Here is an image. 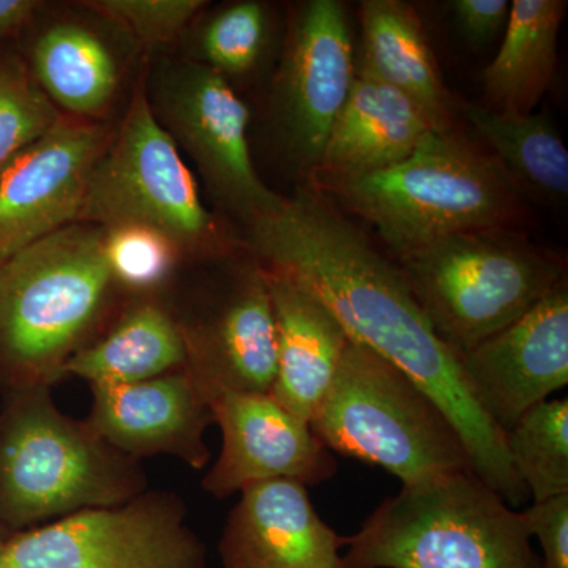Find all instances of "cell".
<instances>
[{"instance_id": "obj_24", "label": "cell", "mask_w": 568, "mask_h": 568, "mask_svg": "<svg viewBox=\"0 0 568 568\" xmlns=\"http://www.w3.org/2000/svg\"><path fill=\"white\" fill-rule=\"evenodd\" d=\"M465 111L519 192L544 203L567 200L568 151L547 115L511 114L476 103L467 104Z\"/></svg>"}, {"instance_id": "obj_12", "label": "cell", "mask_w": 568, "mask_h": 568, "mask_svg": "<svg viewBox=\"0 0 568 568\" xmlns=\"http://www.w3.org/2000/svg\"><path fill=\"white\" fill-rule=\"evenodd\" d=\"M111 134L100 123L62 118L0 171V265L78 223L93 166Z\"/></svg>"}, {"instance_id": "obj_21", "label": "cell", "mask_w": 568, "mask_h": 568, "mask_svg": "<svg viewBox=\"0 0 568 568\" xmlns=\"http://www.w3.org/2000/svg\"><path fill=\"white\" fill-rule=\"evenodd\" d=\"M358 20L364 52L357 65L406 93L437 130L452 129L454 102L417 10L402 0H364Z\"/></svg>"}, {"instance_id": "obj_11", "label": "cell", "mask_w": 568, "mask_h": 568, "mask_svg": "<svg viewBox=\"0 0 568 568\" xmlns=\"http://www.w3.org/2000/svg\"><path fill=\"white\" fill-rule=\"evenodd\" d=\"M353 29L338 0H308L295 9L275 80V112L291 156L312 174L353 89Z\"/></svg>"}, {"instance_id": "obj_28", "label": "cell", "mask_w": 568, "mask_h": 568, "mask_svg": "<svg viewBox=\"0 0 568 568\" xmlns=\"http://www.w3.org/2000/svg\"><path fill=\"white\" fill-rule=\"evenodd\" d=\"M104 254L118 290L145 294L159 290L174 272L182 254L159 231L145 226L103 230Z\"/></svg>"}, {"instance_id": "obj_19", "label": "cell", "mask_w": 568, "mask_h": 568, "mask_svg": "<svg viewBox=\"0 0 568 568\" xmlns=\"http://www.w3.org/2000/svg\"><path fill=\"white\" fill-rule=\"evenodd\" d=\"M433 130L435 123L413 99L357 65L353 89L310 178L379 173L407 159Z\"/></svg>"}, {"instance_id": "obj_14", "label": "cell", "mask_w": 568, "mask_h": 568, "mask_svg": "<svg viewBox=\"0 0 568 568\" xmlns=\"http://www.w3.org/2000/svg\"><path fill=\"white\" fill-rule=\"evenodd\" d=\"M459 364L470 394L504 435L567 387V276L526 315L459 355Z\"/></svg>"}, {"instance_id": "obj_31", "label": "cell", "mask_w": 568, "mask_h": 568, "mask_svg": "<svg viewBox=\"0 0 568 568\" xmlns=\"http://www.w3.org/2000/svg\"><path fill=\"white\" fill-rule=\"evenodd\" d=\"M462 36L474 47H484L506 29L508 0H455L450 3Z\"/></svg>"}, {"instance_id": "obj_9", "label": "cell", "mask_w": 568, "mask_h": 568, "mask_svg": "<svg viewBox=\"0 0 568 568\" xmlns=\"http://www.w3.org/2000/svg\"><path fill=\"white\" fill-rule=\"evenodd\" d=\"M6 568H207V551L181 497L144 491L14 534Z\"/></svg>"}, {"instance_id": "obj_30", "label": "cell", "mask_w": 568, "mask_h": 568, "mask_svg": "<svg viewBox=\"0 0 568 568\" xmlns=\"http://www.w3.org/2000/svg\"><path fill=\"white\" fill-rule=\"evenodd\" d=\"M523 514L530 537L540 541L538 568H568V493L532 504Z\"/></svg>"}, {"instance_id": "obj_25", "label": "cell", "mask_w": 568, "mask_h": 568, "mask_svg": "<svg viewBox=\"0 0 568 568\" xmlns=\"http://www.w3.org/2000/svg\"><path fill=\"white\" fill-rule=\"evenodd\" d=\"M510 465L534 504L568 493V399H547L504 435Z\"/></svg>"}, {"instance_id": "obj_17", "label": "cell", "mask_w": 568, "mask_h": 568, "mask_svg": "<svg viewBox=\"0 0 568 568\" xmlns=\"http://www.w3.org/2000/svg\"><path fill=\"white\" fill-rule=\"evenodd\" d=\"M346 541L320 517L308 487L278 478L242 489L219 552L223 568H342Z\"/></svg>"}, {"instance_id": "obj_13", "label": "cell", "mask_w": 568, "mask_h": 568, "mask_svg": "<svg viewBox=\"0 0 568 568\" xmlns=\"http://www.w3.org/2000/svg\"><path fill=\"white\" fill-rule=\"evenodd\" d=\"M186 372L207 402L223 392L268 394L276 376V331L260 263L231 268L197 316L183 321Z\"/></svg>"}, {"instance_id": "obj_5", "label": "cell", "mask_w": 568, "mask_h": 568, "mask_svg": "<svg viewBox=\"0 0 568 568\" xmlns=\"http://www.w3.org/2000/svg\"><path fill=\"white\" fill-rule=\"evenodd\" d=\"M144 491L140 462L63 414L51 387L11 390L0 416V525L21 532Z\"/></svg>"}, {"instance_id": "obj_32", "label": "cell", "mask_w": 568, "mask_h": 568, "mask_svg": "<svg viewBox=\"0 0 568 568\" xmlns=\"http://www.w3.org/2000/svg\"><path fill=\"white\" fill-rule=\"evenodd\" d=\"M40 7L41 3L36 0H0V41L22 31Z\"/></svg>"}, {"instance_id": "obj_33", "label": "cell", "mask_w": 568, "mask_h": 568, "mask_svg": "<svg viewBox=\"0 0 568 568\" xmlns=\"http://www.w3.org/2000/svg\"><path fill=\"white\" fill-rule=\"evenodd\" d=\"M6 541L0 536V568H6Z\"/></svg>"}, {"instance_id": "obj_27", "label": "cell", "mask_w": 568, "mask_h": 568, "mask_svg": "<svg viewBox=\"0 0 568 568\" xmlns=\"http://www.w3.org/2000/svg\"><path fill=\"white\" fill-rule=\"evenodd\" d=\"M267 40L268 14L263 3H231L216 11L201 31L197 62L224 78L241 77L260 63Z\"/></svg>"}, {"instance_id": "obj_22", "label": "cell", "mask_w": 568, "mask_h": 568, "mask_svg": "<svg viewBox=\"0 0 568 568\" xmlns=\"http://www.w3.org/2000/svg\"><path fill=\"white\" fill-rule=\"evenodd\" d=\"M566 0H514L496 58L484 71L487 108L532 114L551 88L558 65Z\"/></svg>"}, {"instance_id": "obj_15", "label": "cell", "mask_w": 568, "mask_h": 568, "mask_svg": "<svg viewBox=\"0 0 568 568\" xmlns=\"http://www.w3.org/2000/svg\"><path fill=\"white\" fill-rule=\"evenodd\" d=\"M209 405L223 436L222 454L203 478L215 499L261 481L290 478L310 488L335 476L334 454L271 394L223 392Z\"/></svg>"}, {"instance_id": "obj_6", "label": "cell", "mask_w": 568, "mask_h": 568, "mask_svg": "<svg viewBox=\"0 0 568 568\" xmlns=\"http://www.w3.org/2000/svg\"><path fill=\"white\" fill-rule=\"evenodd\" d=\"M310 426L332 454L383 467L403 487L474 470L462 436L435 399L361 343L347 345Z\"/></svg>"}, {"instance_id": "obj_7", "label": "cell", "mask_w": 568, "mask_h": 568, "mask_svg": "<svg viewBox=\"0 0 568 568\" xmlns=\"http://www.w3.org/2000/svg\"><path fill=\"white\" fill-rule=\"evenodd\" d=\"M395 264L458 355L526 315L567 276L562 257L515 230L448 235Z\"/></svg>"}, {"instance_id": "obj_4", "label": "cell", "mask_w": 568, "mask_h": 568, "mask_svg": "<svg viewBox=\"0 0 568 568\" xmlns=\"http://www.w3.org/2000/svg\"><path fill=\"white\" fill-rule=\"evenodd\" d=\"M528 521L474 470L405 485L347 537L342 568H538Z\"/></svg>"}, {"instance_id": "obj_26", "label": "cell", "mask_w": 568, "mask_h": 568, "mask_svg": "<svg viewBox=\"0 0 568 568\" xmlns=\"http://www.w3.org/2000/svg\"><path fill=\"white\" fill-rule=\"evenodd\" d=\"M61 119L33 80L28 62L0 50V171Z\"/></svg>"}, {"instance_id": "obj_1", "label": "cell", "mask_w": 568, "mask_h": 568, "mask_svg": "<svg viewBox=\"0 0 568 568\" xmlns=\"http://www.w3.org/2000/svg\"><path fill=\"white\" fill-rule=\"evenodd\" d=\"M264 267L293 276L361 343L406 373L440 406L467 448L474 473L510 507L529 499L508 459L504 432L478 406L459 355L436 334L395 263L315 190L284 197L248 226Z\"/></svg>"}, {"instance_id": "obj_16", "label": "cell", "mask_w": 568, "mask_h": 568, "mask_svg": "<svg viewBox=\"0 0 568 568\" xmlns=\"http://www.w3.org/2000/svg\"><path fill=\"white\" fill-rule=\"evenodd\" d=\"M85 424L112 448L136 459L166 455L203 470L213 414L186 369L125 386L91 387Z\"/></svg>"}, {"instance_id": "obj_23", "label": "cell", "mask_w": 568, "mask_h": 568, "mask_svg": "<svg viewBox=\"0 0 568 568\" xmlns=\"http://www.w3.org/2000/svg\"><path fill=\"white\" fill-rule=\"evenodd\" d=\"M29 70L50 102L78 119L102 115L121 84L118 61L102 37L71 21L37 37Z\"/></svg>"}, {"instance_id": "obj_18", "label": "cell", "mask_w": 568, "mask_h": 568, "mask_svg": "<svg viewBox=\"0 0 568 568\" xmlns=\"http://www.w3.org/2000/svg\"><path fill=\"white\" fill-rule=\"evenodd\" d=\"M264 271L276 331V376L268 394L312 424L351 338L334 313L297 280L274 268Z\"/></svg>"}, {"instance_id": "obj_20", "label": "cell", "mask_w": 568, "mask_h": 568, "mask_svg": "<svg viewBox=\"0 0 568 568\" xmlns=\"http://www.w3.org/2000/svg\"><path fill=\"white\" fill-rule=\"evenodd\" d=\"M182 321L156 301L126 306L114 323L97 335L67 364L91 387L125 386L186 368Z\"/></svg>"}, {"instance_id": "obj_29", "label": "cell", "mask_w": 568, "mask_h": 568, "mask_svg": "<svg viewBox=\"0 0 568 568\" xmlns=\"http://www.w3.org/2000/svg\"><path fill=\"white\" fill-rule=\"evenodd\" d=\"M104 20L119 26L140 44L164 47L178 39L204 9L203 0H92L82 2Z\"/></svg>"}, {"instance_id": "obj_2", "label": "cell", "mask_w": 568, "mask_h": 568, "mask_svg": "<svg viewBox=\"0 0 568 568\" xmlns=\"http://www.w3.org/2000/svg\"><path fill=\"white\" fill-rule=\"evenodd\" d=\"M310 181L372 224L396 260L448 235L515 230L526 219L525 194L495 156L454 129L433 130L407 159L379 173Z\"/></svg>"}, {"instance_id": "obj_8", "label": "cell", "mask_w": 568, "mask_h": 568, "mask_svg": "<svg viewBox=\"0 0 568 568\" xmlns=\"http://www.w3.org/2000/svg\"><path fill=\"white\" fill-rule=\"evenodd\" d=\"M78 223L151 227L193 260H226L235 252L173 138L156 121L144 85L93 166Z\"/></svg>"}, {"instance_id": "obj_10", "label": "cell", "mask_w": 568, "mask_h": 568, "mask_svg": "<svg viewBox=\"0 0 568 568\" xmlns=\"http://www.w3.org/2000/svg\"><path fill=\"white\" fill-rule=\"evenodd\" d=\"M148 99L156 121L189 153L216 200L246 227L282 207L284 197L254 168L250 110L227 78L197 61L168 63L156 71Z\"/></svg>"}, {"instance_id": "obj_3", "label": "cell", "mask_w": 568, "mask_h": 568, "mask_svg": "<svg viewBox=\"0 0 568 568\" xmlns=\"http://www.w3.org/2000/svg\"><path fill=\"white\" fill-rule=\"evenodd\" d=\"M115 286L103 227L73 223L0 265V381L52 387L97 335Z\"/></svg>"}]
</instances>
